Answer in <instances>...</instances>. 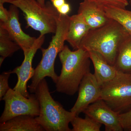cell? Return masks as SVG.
Instances as JSON below:
<instances>
[{
    "instance_id": "6da1fadb",
    "label": "cell",
    "mask_w": 131,
    "mask_h": 131,
    "mask_svg": "<svg viewBox=\"0 0 131 131\" xmlns=\"http://www.w3.org/2000/svg\"><path fill=\"white\" fill-rule=\"evenodd\" d=\"M62 65L56 84V91L69 95L78 91L84 76L90 72V59L88 51L80 48L71 51L64 45L58 54Z\"/></svg>"
},
{
    "instance_id": "7a4b0ae2",
    "label": "cell",
    "mask_w": 131,
    "mask_h": 131,
    "mask_svg": "<svg viewBox=\"0 0 131 131\" xmlns=\"http://www.w3.org/2000/svg\"><path fill=\"white\" fill-rule=\"evenodd\" d=\"M112 19L101 27L91 29L83 39L80 48L101 54L111 65H114L121 42L129 33Z\"/></svg>"
},
{
    "instance_id": "3957f363",
    "label": "cell",
    "mask_w": 131,
    "mask_h": 131,
    "mask_svg": "<svg viewBox=\"0 0 131 131\" xmlns=\"http://www.w3.org/2000/svg\"><path fill=\"white\" fill-rule=\"evenodd\" d=\"M34 93L40 104V113L35 118L45 131H72L69 125L76 115L54 100L45 78L40 82Z\"/></svg>"
},
{
    "instance_id": "277c9868",
    "label": "cell",
    "mask_w": 131,
    "mask_h": 131,
    "mask_svg": "<svg viewBox=\"0 0 131 131\" xmlns=\"http://www.w3.org/2000/svg\"><path fill=\"white\" fill-rule=\"evenodd\" d=\"M70 17L68 15L59 14L57 23L56 31L49 47L47 49L40 48L42 56L41 61L34 69V74L32 78V82L28 86L29 91L34 93L40 82L46 77L50 78L56 83L58 79L54 69L55 61L57 56L63 49L64 42L69 26Z\"/></svg>"
},
{
    "instance_id": "5b68a950",
    "label": "cell",
    "mask_w": 131,
    "mask_h": 131,
    "mask_svg": "<svg viewBox=\"0 0 131 131\" xmlns=\"http://www.w3.org/2000/svg\"><path fill=\"white\" fill-rule=\"evenodd\" d=\"M10 3L23 12L27 28L30 27L39 32L40 35L56 33L60 14L51 2H47L44 6L36 0H15Z\"/></svg>"
},
{
    "instance_id": "8992f818",
    "label": "cell",
    "mask_w": 131,
    "mask_h": 131,
    "mask_svg": "<svg viewBox=\"0 0 131 131\" xmlns=\"http://www.w3.org/2000/svg\"><path fill=\"white\" fill-rule=\"evenodd\" d=\"M101 99L118 114L131 109V74L117 71L115 77L101 87Z\"/></svg>"
},
{
    "instance_id": "52a82bcc",
    "label": "cell",
    "mask_w": 131,
    "mask_h": 131,
    "mask_svg": "<svg viewBox=\"0 0 131 131\" xmlns=\"http://www.w3.org/2000/svg\"><path fill=\"white\" fill-rule=\"evenodd\" d=\"M5 108L1 118L0 122L4 123L17 116L29 115L34 117L39 116L40 104L35 93L30 94L28 98L20 92L10 88L3 96Z\"/></svg>"
},
{
    "instance_id": "ba28073f",
    "label": "cell",
    "mask_w": 131,
    "mask_h": 131,
    "mask_svg": "<svg viewBox=\"0 0 131 131\" xmlns=\"http://www.w3.org/2000/svg\"><path fill=\"white\" fill-rule=\"evenodd\" d=\"M78 91L77 100L70 110L76 116L83 113L90 105L101 99V87L94 74L89 72L82 80Z\"/></svg>"
},
{
    "instance_id": "9c48e42d",
    "label": "cell",
    "mask_w": 131,
    "mask_h": 131,
    "mask_svg": "<svg viewBox=\"0 0 131 131\" xmlns=\"http://www.w3.org/2000/svg\"><path fill=\"white\" fill-rule=\"evenodd\" d=\"M45 40V35H40L36 38L30 51L24 55L25 58L21 65L11 71L12 74H16L18 77V81L13 89L26 98L30 96L27 91V83L34 74V69L32 67L33 59L38 50L42 47Z\"/></svg>"
},
{
    "instance_id": "30bf717a",
    "label": "cell",
    "mask_w": 131,
    "mask_h": 131,
    "mask_svg": "<svg viewBox=\"0 0 131 131\" xmlns=\"http://www.w3.org/2000/svg\"><path fill=\"white\" fill-rule=\"evenodd\" d=\"M83 113L104 125L106 131H124L120 122L119 114L113 110L102 99L90 105Z\"/></svg>"
},
{
    "instance_id": "8fae6325",
    "label": "cell",
    "mask_w": 131,
    "mask_h": 131,
    "mask_svg": "<svg viewBox=\"0 0 131 131\" xmlns=\"http://www.w3.org/2000/svg\"><path fill=\"white\" fill-rule=\"evenodd\" d=\"M8 10L9 17L6 23H0V26L5 28L11 39L19 46L24 55L28 53L32 47L36 38L24 32L19 21L18 8L12 4Z\"/></svg>"
},
{
    "instance_id": "7c38bea8",
    "label": "cell",
    "mask_w": 131,
    "mask_h": 131,
    "mask_svg": "<svg viewBox=\"0 0 131 131\" xmlns=\"http://www.w3.org/2000/svg\"><path fill=\"white\" fill-rule=\"evenodd\" d=\"M78 13L83 16L91 29L101 27L112 19L108 17L103 8L88 0L80 3Z\"/></svg>"
},
{
    "instance_id": "4fadbf2b",
    "label": "cell",
    "mask_w": 131,
    "mask_h": 131,
    "mask_svg": "<svg viewBox=\"0 0 131 131\" xmlns=\"http://www.w3.org/2000/svg\"><path fill=\"white\" fill-rule=\"evenodd\" d=\"M88 52L94 66V75L102 87L112 80L117 74L118 71L114 66L108 63L100 53L94 51Z\"/></svg>"
},
{
    "instance_id": "5bb4252c",
    "label": "cell",
    "mask_w": 131,
    "mask_h": 131,
    "mask_svg": "<svg viewBox=\"0 0 131 131\" xmlns=\"http://www.w3.org/2000/svg\"><path fill=\"white\" fill-rule=\"evenodd\" d=\"M91 29L81 14L70 16L66 41L74 50L79 49L83 39Z\"/></svg>"
},
{
    "instance_id": "9a60e30c",
    "label": "cell",
    "mask_w": 131,
    "mask_h": 131,
    "mask_svg": "<svg viewBox=\"0 0 131 131\" xmlns=\"http://www.w3.org/2000/svg\"><path fill=\"white\" fill-rule=\"evenodd\" d=\"M1 131H43L35 117L29 115L17 116L0 124Z\"/></svg>"
},
{
    "instance_id": "2e32d148",
    "label": "cell",
    "mask_w": 131,
    "mask_h": 131,
    "mask_svg": "<svg viewBox=\"0 0 131 131\" xmlns=\"http://www.w3.org/2000/svg\"><path fill=\"white\" fill-rule=\"evenodd\" d=\"M114 66L118 71L131 74V34L128 33L119 46Z\"/></svg>"
},
{
    "instance_id": "e0dca14e",
    "label": "cell",
    "mask_w": 131,
    "mask_h": 131,
    "mask_svg": "<svg viewBox=\"0 0 131 131\" xmlns=\"http://www.w3.org/2000/svg\"><path fill=\"white\" fill-rule=\"evenodd\" d=\"M108 18L117 21L131 34V11L117 7L103 8Z\"/></svg>"
},
{
    "instance_id": "ac0fdd59",
    "label": "cell",
    "mask_w": 131,
    "mask_h": 131,
    "mask_svg": "<svg viewBox=\"0 0 131 131\" xmlns=\"http://www.w3.org/2000/svg\"><path fill=\"white\" fill-rule=\"evenodd\" d=\"M21 49L17 43L13 41L7 31L0 26V55L5 58L13 56L15 52Z\"/></svg>"
},
{
    "instance_id": "d6986e66",
    "label": "cell",
    "mask_w": 131,
    "mask_h": 131,
    "mask_svg": "<svg viewBox=\"0 0 131 131\" xmlns=\"http://www.w3.org/2000/svg\"><path fill=\"white\" fill-rule=\"evenodd\" d=\"M72 131H100L102 124L85 115L84 118L77 115L71 122Z\"/></svg>"
},
{
    "instance_id": "ffe728a7",
    "label": "cell",
    "mask_w": 131,
    "mask_h": 131,
    "mask_svg": "<svg viewBox=\"0 0 131 131\" xmlns=\"http://www.w3.org/2000/svg\"><path fill=\"white\" fill-rule=\"evenodd\" d=\"M102 8L117 7L125 8L129 4L128 0H88Z\"/></svg>"
},
{
    "instance_id": "44dd1931",
    "label": "cell",
    "mask_w": 131,
    "mask_h": 131,
    "mask_svg": "<svg viewBox=\"0 0 131 131\" xmlns=\"http://www.w3.org/2000/svg\"><path fill=\"white\" fill-rule=\"evenodd\" d=\"M11 74V71H9L3 72L0 75V101L2 100L3 96L10 89L8 80Z\"/></svg>"
},
{
    "instance_id": "7402d4cb",
    "label": "cell",
    "mask_w": 131,
    "mask_h": 131,
    "mask_svg": "<svg viewBox=\"0 0 131 131\" xmlns=\"http://www.w3.org/2000/svg\"><path fill=\"white\" fill-rule=\"evenodd\" d=\"M119 119L123 130L131 131V109L119 114Z\"/></svg>"
},
{
    "instance_id": "603a6c76",
    "label": "cell",
    "mask_w": 131,
    "mask_h": 131,
    "mask_svg": "<svg viewBox=\"0 0 131 131\" xmlns=\"http://www.w3.org/2000/svg\"><path fill=\"white\" fill-rule=\"evenodd\" d=\"M3 3H0V23H6L8 20L9 17L8 10L6 9Z\"/></svg>"
},
{
    "instance_id": "cb8c5ba5",
    "label": "cell",
    "mask_w": 131,
    "mask_h": 131,
    "mask_svg": "<svg viewBox=\"0 0 131 131\" xmlns=\"http://www.w3.org/2000/svg\"><path fill=\"white\" fill-rule=\"evenodd\" d=\"M70 5L69 3H66L62 6L57 9L60 14L62 15H68L71 11Z\"/></svg>"
},
{
    "instance_id": "d4e9b609",
    "label": "cell",
    "mask_w": 131,
    "mask_h": 131,
    "mask_svg": "<svg viewBox=\"0 0 131 131\" xmlns=\"http://www.w3.org/2000/svg\"><path fill=\"white\" fill-rule=\"evenodd\" d=\"M51 2L56 9H57L65 3V0H50Z\"/></svg>"
},
{
    "instance_id": "484cf974",
    "label": "cell",
    "mask_w": 131,
    "mask_h": 131,
    "mask_svg": "<svg viewBox=\"0 0 131 131\" xmlns=\"http://www.w3.org/2000/svg\"><path fill=\"white\" fill-rule=\"evenodd\" d=\"M36 1L42 6H44L45 5V0H36Z\"/></svg>"
},
{
    "instance_id": "4316f807",
    "label": "cell",
    "mask_w": 131,
    "mask_h": 131,
    "mask_svg": "<svg viewBox=\"0 0 131 131\" xmlns=\"http://www.w3.org/2000/svg\"><path fill=\"white\" fill-rule=\"evenodd\" d=\"M14 1L15 0H0V3L4 4L5 3H10Z\"/></svg>"
},
{
    "instance_id": "83f0119b",
    "label": "cell",
    "mask_w": 131,
    "mask_h": 131,
    "mask_svg": "<svg viewBox=\"0 0 131 131\" xmlns=\"http://www.w3.org/2000/svg\"><path fill=\"white\" fill-rule=\"evenodd\" d=\"M5 58L1 56L0 57V66H1L3 62V61L5 60Z\"/></svg>"
},
{
    "instance_id": "f1b7e54d",
    "label": "cell",
    "mask_w": 131,
    "mask_h": 131,
    "mask_svg": "<svg viewBox=\"0 0 131 131\" xmlns=\"http://www.w3.org/2000/svg\"><path fill=\"white\" fill-rule=\"evenodd\" d=\"M129 1H130V5L131 6V0H129Z\"/></svg>"
},
{
    "instance_id": "f546056e",
    "label": "cell",
    "mask_w": 131,
    "mask_h": 131,
    "mask_svg": "<svg viewBox=\"0 0 131 131\" xmlns=\"http://www.w3.org/2000/svg\"></svg>"
}]
</instances>
